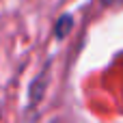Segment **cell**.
I'll return each mask as SVG.
<instances>
[{
	"instance_id": "obj_1",
	"label": "cell",
	"mask_w": 123,
	"mask_h": 123,
	"mask_svg": "<svg viewBox=\"0 0 123 123\" xmlns=\"http://www.w3.org/2000/svg\"><path fill=\"white\" fill-rule=\"evenodd\" d=\"M69 26H71V19H69V17H63V24H58V28H56V32H58V35L63 37V35L67 32V28H69Z\"/></svg>"
},
{
	"instance_id": "obj_2",
	"label": "cell",
	"mask_w": 123,
	"mask_h": 123,
	"mask_svg": "<svg viewBox=\"0 0 123 123\" xmlns=\"http://www.w3.org/2000/svg\"><path fill=\"white\" fill-rule=\"evenodd\" d=\"M106 2H112V0H106Z\"/></svg>"
}]
</instances>
